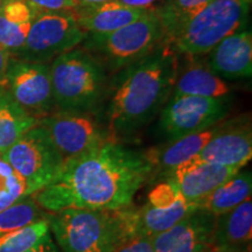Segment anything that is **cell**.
Here are the masks:
<instances>
[{
    "label": "cell",
    "mask_w": 252,
    "mask_h": 252,
    "mask_svg": "<svg viewBox=\"0 0 252 252\" xmlns=\"http://www.w3.org/2000/svg\"><path fill=\"white\" fill-rule=\"evenodd\" d=\"M146 153L113 140L64 160L55 180L32 196L47 213L63 209L119 210L132 207L135 194L152 179Z\"/></svg>",
    "instance_id": "6da1fadb"
},
{
    "label": "cell",
    "mask_w": 252,
    "mask_h": 252,
    "mask_svg": "<svg viewBox=\"0 0 252 252\" xmlns=\"http://www.w3.org/2000/svg\"><path fill=\"white\" fill-rule=\"evenodd\" d=\"M176 78V56L168 43L123 69L108 108L113 137L137 131L159 111Z\"/></svg>",
    "instance_id": "7a4b0ae2"
},
{
    "label": "cell",
    "mask_w": 252,
    "mask_h": 252,
    "mask_svg": "<svg viewBox=\"0 0 252 252\" xmlns=\"http://www.w3.org/2000/svg\"><path fill=\"white\" fill-rule=\"evenodd\" d=\"M49 229L64 252H110L134 236L133 209H63L46 216Z\"/></svg>",
    "instance_id": "3957f363"
},
{
    "label": "cell",
    "mask_w": 252,
    "mask_h": 252,
    "mask_svg": "<svg viewBox=\"0 0 252 252\" xmlns=\"http://www.w3.org/2000/svg\"><path fill=\"white\" fill-rule=\"evenodd\" d=\"M167 43L161 21L153 7L139 19L118 30L103 34H88L81 48L104 70L117 72Z\"/></svg>",
    "instance_id": "277c9868"
},
{
    "label": "cell",
    "mask_w": 252,
    "mask_h": 252,
    "mask_svg": "<svg viewBox=\"0 0 252 252\" xmlns=\"http://www.w3.org/2000/svg\"><path fill=\"white\" fill-rule=\"evenodd\" d=\"M49 72L53 99L59 111L89 112L98 104L105 70L82 48L55 58Z\"/></svg>",
    "instance_id": "5b68a950"
},
{
    "label": "cell",
    "mask_w": 252,
    "mask_h": 252,
    "mask_svg": "<svg viewBox=\"0 0 252 252\" xmlns=\"http://www.w3.org/2000/svg\"><path fill=\"white\" fill-rule=\"evenodd\" d=\"M251 0H213L190 19L169 42L175 54L210 53L222 40L241 31Z\"/></svg>",
    "instance_id": "8992f818"
},
{
    "label": "cell",
    "mask_w": 252,
    "mask_h": 252,
    "mask_svg": "<svg viewBox=\"0 0 252 252\" xmlns=\"http://www.w3.org/2000/svg\"><path fill=\"white\" fill-rule=\"evenodd\" d=\"M0 158L23 179L26 195L52 184L64 163L48 132L39 124L25 132Z\"/></svg>",
    "instance_id": "52a82bcc"
},
{
    "label": "cell",
    "mask_w": 252,
    "mask_h": 252,
    "mask_svg": "<svg viewBox=\"0 0 252 252\" xmlns=\"http://www.w3.org/2000/svg\"><path fill=\"white\" fill-rule=\"evenodd\" d=\"M88 34L81 30L71 9L37 11L23 48L17 58L48 63L80 46Z\"/></svg>",
    "instance_id": "ba28073f"
},
{
    "label": "cell",
    "mask_w": 252,
    "mask_h": 252,
    "mask_svg": "<svg viewBox=\"0 0 252 252\" xmlns=\"http://www.w3.org/2000/svg\"><path fill=\"white\" fill-rule=\"evenodd\" d=\"M0 88L39 121L55 108L48 63L11 55Z\"/></svg>",
    "instance_id": "9c48e42d"
},
{
    "label": "cell",
    "mask_w": 252,
    "mask_h": 252,
    "mask_svg": "<svg viewBox=\"0 0 252 252\" xmlns=\"http://www.w3.org/2000/svg\"><path fill=\"white\" fill-rule=\"evenodd\" d=\"M37 124L48 132L64 160L91 152L109 141L108 135L89 112L59 111L41 118Z\"/></svg>",
    "instance_id": "30bf717a"
},
{
    "label": "cell",
    "mask_w": 252,
    "mask_h": 252,
    "mask_svg": "<svg viewBox=\"0 0 252 252\" xmlns=\"http://www.w3.org/2000/svg\"><path fill=\"white\" fill-rule=\"evenodd\" d=\"M229 105L222 98L197 96L172 97L160 118V128L171 140L219 124L228 115Z\"/></svg>",
    "instance_id": "8fae6325"
},
{
    "label": "cell",
    "mask_w": 252,
    "mask_h": 252,
    "mask_svg": "<svg viewBox=\"0 0 252 252\" xmlns=\"http://www.w3.org/2000/svg\"><path fill=\"white\" fill-rule=\"evenodd\" d=\"M197 157L214 165L243 168L252 158L250 119L237 118L217 124L213 137Z\"/></svg>",
    "instance_id": "7c38bea8"
},
{
    "label": "cell",
    "mask_w": 252,
    "mask_h": 252,
    "mask_svg": "<svg viewBox=\"0 0 252 252\" xmlns=\"http://www.w3.org/2000/svg\"><path fill=\"white\" fill-rule=\"evenodd\" d=\"M216 217L197 208L172 228L151 237L154 251L210 252Z\"/></svg>",
    "instance_id": "4fadbf2b"
},
{
    "label": "cell",
    "mask_w": 252,
    "mask_h": 252,
    "mask_svg": "<svg viewBox=\"0 0 252 252\" xmlns=\"http://www.w3.org/2000/svg\"><path fill=\"white\" fill-rule=\"evenodd\" d=\"M238 171L241 169L206 162L195 156L175 168L168 179L188 202L196 204Z\"/></svg>",
    "instance_id": "5bb4252c"
},
{
    "label": "cell",
    "mask_w": 252,
    "mask_h": 252,
    "mask_svg": "<svg viewBox=\"0 0 252 252\" xmlns=\"http://www.w3.org/2000/svg\"><path fill=\"white\" fill-rule=\"evenodd\" d=\"M209 68L220 78L238 80L251 77V32L247 30L237 31L220 41L212 50Z\"/></svg>",
    "instance_id": "9a60e30c"
},
{
    "label": "cell",
    "mask_w": 252,
    "mask_h": 252,
    "mask_svg": "<svg viewBox=\"0 0 252 252\" xmlns=\"http://www.w3.org/2000/svg\"><path fill=\"white\" fill-rule=\"evenodd\" d=\"M252 200L216 217L213 232V252H251Z\"/></svg>",
    "instance_id": "2e32d148"
},
{
    "label": "cell",
    "mask_w": 252,
    "mask_h": 252,
    "mask_svg": "<svg viewBox=\"0 0 252 252\" xmlns=\"http://www.w3.org/2000/svg\"><path fill=\"white\" fill-rule=\"evenodd\" d=\"M146 9L130 7L117 0H109L99 4L77 5L71 12L82 31L87 34H103L133 23Z\"/></svg>",
    "instance_id": "e0dca14e"
},
{
    "label": "cell",
    "mask_w": 252,
    "mask_h": 252,
    "mask_svg": "<svg viewBox=\"0 0 252 252\" xmlns=\"http://www.w3.org/2000/svg\"><path fill=\"white\" fill-rule=\"evenodd\" d=\"M216 126L217 125L207 128V130L176 138L162 146L161 149L145 152L147 159L152 163V179L158 178V176H166V180L181 163L197 156L213 137Z\"/></svg>",
    "instance_id": "ac0fdd59"
},
{
    "label": "cell",
    "mask_w": 252,
    "mask_h": 252,
    "mask_svg": "<svg viewBox=\"0 0 252 252\" xmlns=\"http://www.w3.org/2000/svg\"><path fill=\"white\" fill-rule=\"evenodd\" d=\"M37 11L27 0H4L0 7V45L12 55L24 47Z\"/></svg>",
    "instance_id": "d6986e66"
},
{
    "label": "cell",
    "mask_w": 252,
    "mask_h": 252,
    "mask_svg": "<svg viewBox=\"0 0 252 252\" xmlns=\"http://www.w3.org/2000/svg\"><path fill=\"white\" fill-rule=\"evenodd\" d=\"M195 209H197L196 204L188 201L174 206H152L146 202L139 209H133L135 235L153 237L161 234Z\"/></svg>",
    "instance_id": "ffe728a7"
},
{
    "label": "cell",
    "mask_w": 252,
    "mask_h": 252,
    "mask_svg": "<svg viewBox=\"0 0 252 252\" xmlns=\"http://www.w3.org/2000/svg\"><path fill=\"white\" fill-rule=\"evenodd\" d=\"M252 176L250 171H238L229 180L223 182L208 196L196 203L197 208L208 210L213 215L220 216L235 209L251 197Z\"/></svg>",
    "instance_id": "44dd1931"
},
{
    "label": "cell",
    "mask_w": 252,
    "mask_h": 252,
    "mask_svg": "<svg viewBox=\"0 0 252 252\" xmlns=\"http://www.w3.org/2000/svg\"><path fill=\"white\" fill-rule=\"evenodd\" d=\"M173 97L197 96L207 98H222L230 93V88L224 81L209 67L193 64L176 75Z\"/></svg>",
    "instance_id": "7402d4cb"
},
{
    "label": "cell",
    "mask_w": 252,
    "mask_h": 252,
    "mask_svg": "<svg viewBox=\"0 0 252 252\" xmlns=\"http://www.w3.org/2000/svg\"><path fill=\"white\" fill-rule=\"evenodd\" d=\"M39 119L28 113L0 88V157Z\"/></svg>",
    "instance_id": "603a6c76"
},
{
    "label": "cell",
    "mask_w": 252,
    "mask_h": 252,
    "mask_svg": "<svg viewBox=\"0 0 252 252\" xmlns=\"http://www.w3.org/2000/svg\"><path fill=\"white\" fill-rule=\"evenodd\" d=\"M210 1L213 0H166L158 8L153 7L165 30L167 43Z\"/></svg>",
    "instance_id": "cb8c5ba5"
},
{
    "label": "cell",
    "mask_w": 252,
    "mask_h": 252,
    "mask_svg": "<svg viewBox=\"0 0 252 252\" xmlns=\"http://www.w3.org/2000/svg\"><path fill=\"white\" fill-rule=\"evenodd\" d=\"M43 212L32 195H27L0 212V237L43 219Z\"/></svg>",
    "instance_id": "d4e9b609"
},
{
    "label": "cell",
    "mask_w": 252,
    "mask_h": 252,
    "mask_svg": "<svg viewBox=\"0 0 252 252\" xmlns=\"http://www.w3.org/2000/svg\"><path fill=\"white\" fill-rule=\"evenodd\" d=\"M49 234V222L47 217H43L30 225L0 237V252H26Z\"/></svg>",
    "instance_id": "484cf974"
},
{
    "label": "cell",
    "mask_w": 252,
    "mask_h": 252,
    "mask_svg": "<svg viewBox=\"0 0 252 252\" xmlns=\"http://www.w3.org/2000/svg\"><path fill=\"white\" fill-rule=\"evenodd\" d=\"M25 196L27 195L24 180L0 158V212Z\"/></svg>",
    "instance_id": "4316f807"
},
{
    "label": "cell",
    "mask_w": 252,
    "mask_h": 252,
    "mask_svg": "<svg viewBox=\"0 0 252 252\" xmlns=\"http://www.w3.org/2000/svg\"><path fill=\"white\" fill-rule=\"evenodd\" d=\"M110 252H156L151 237L134 235L123 239Z\"/></svg>",
    "instance_id": "83f0119b"
},
{
    "label": "cell",
    "mask_w": 252,
    "mask_h": 252,
    "mask_svg": "<svg viewBox=\"0 0 252 252\" xmlns=\"http://www.w3.org/2000/svg\"><path fill=\"white\" fill-rule=\"evenodd\" d=\"M39 11H67L77 6V0H27Z\"/></svg>",
    "instance_id": "f1b7e54d"
},
{
    "label": "cell",
    "mask_w": 252,
    "mask_h": 252,
    "mask_svg": "<svg viewBox=\"0 0 252 252\" xmlns=\"http://www.w3.org/2000/svg\"><path fill=\"white\" fill-rule=\"evenodd\" d=\"M26 252H59V249L53 242L50 234L47 235L45 238L41 239L35 247H33Z\"/></svg>",
    "instance_id": "f546056e"
},
{
    "label": "cell",
    "mask_w": 252,
    "mask_h": 252,
    "mask_svg": "<svg viewBox=\"0 0 252 252\" xmlns=\"http://www.w3.org/2000/svg\"><path fill=\"white\" fill-rule=\"evenodd\" d=\"M117 1L126 6H130V7L146 9L152 7V5L158 0H117Z\"/></svg>",
    "instance_id": "4dcf8cb0"
},
{
    "label": "cell",
    "mask_w": 252,
    "mask_h": 252,
    "mask_svg": "<svg viewBox=\"0 0 252 252\" xmlns=\"http://www.w3.org/2000/svg\"><path fill=\"white\" fill-rule=\"evenodd\" d=\"M9 59H11V53L0 45V81H1L6 69H7Z\"/></svg>",
    "instance_id": "1f68e13d"
},
{
    "label": "cell",
    "mask_w": 252,
    "mask_h": 252,
    "mask_svg": "<svg viewBox=\"0 0 252 252\" xmlns=\"http://www.w3.org/2000/svg\"><path fill=\"white\" fill-rule=\"evenodd\" d=\"M109 1V0H77V5H91V4H99V2Z\"/></svg>",
    "instance_id": "d6a6232c"
},
{
    "label": "cell",
    "mask_w": 252,
    "mask_h": 252,
    "mask_svg": "<svg viewBox=\"0 0 252 252\" xmlns=\"http://www.w3.org/2000/svg\"><path fill=\"white\" fill-rule=\"evenodd\" d=\"M2 4H4V0H0V7H1Z\"/></svg>",
    "instance_id": "836d02e7"
},
{
    "label": "cell",
    "mask_w": 252,
    "mask_h": 252,
    "mask_svg": "<svg viewBox=\"0 0 252 252\" xmlns=\"http://www.w3.org/2000/svg\"><path fill=\"white\" fill-rule=\"evenodd\" d=\"M210 252H213V251H210Z\"/></svg>",
    "instance_id": "e575fe53"
}]
</instances>
